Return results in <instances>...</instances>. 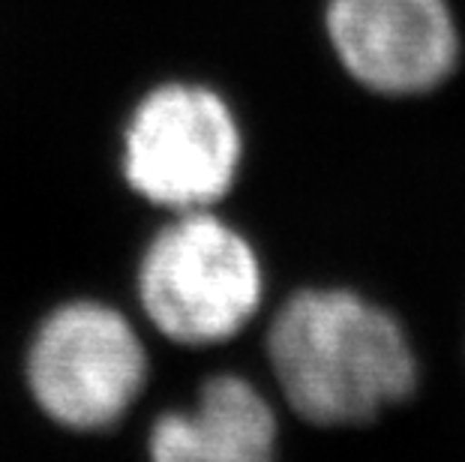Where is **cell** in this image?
<instances>
[{"instance_id": "cell-1", "label": "cell", "mask_w": 465, "mask_h": 462, "mask_svg": "<svg viewBox=\"0 0 465 462\" xmlns=\"http://www.w3.org/2000/svg\"><path fill=\"white\" fill-rule=\"evenodd\" d=\"M267 363L289 408L315 427H358L418 388L405 328L351 289H303L267 328Z\"/></svg>"}, {"instance_id": "cell-3", "label": "cell", "mask_w": 465, "mask_h": 462, "mask_svg": "<svg viewBox=\"0 0 465 462\" xmlns=\"http://www.w3.org/2000/svg\"><path fill=\"white\" fill-rule=\"evenodd\" d=\"M25 378L39 411L57 427L100 432L121 424L147 385V349L112 303L78 298L39 321Z\"/></svg>"}, {"instance_id": "cell-4", "label": "cell", "mask_w": 465, "mask_h": 462, "mask_svg": "<svg viewBox=\"0 0 465 462\" xmlns=\"http://www.w3.org/2000/svg\"><path fill=\"white\" fill-rule=\"evenodd\" d=\"M241 151V126L220 93L163 84L144 96L126 126L124 174L156 208L211 211L234 186Z\"/></svg>"}, {"instance_id": "cell-2", "label": "cell", "mask_w": 465, "mask_h": 462, "mask_svg": "<svg viewBox=\"0 0 465 462\" xmlns=\"http://www.w3.org/2000/svg\"><path fill=\"white\" fill-rule=\"evenodd\" d=\"M147 321L177 346H220L255 319L264 268L243 231L213 211L174 213L138 261Z\"/></svg>"}, {"instance_id": "cell-6", "label": "cell", "mask_w": 465, "mask_h": 462, "mask_svg": "<svg viewBox=\"0 0 465 462\" xmlns=\"http://www.w3.org/2000/svg\"><path fill=\"white\" fill-rule=\"evenodd\" d=\"M280 424L250 378H204L190 408L165 411L147 436L151 462H276Z\"/></svg>"}, {"instance_id": "cell-5", "label": "cell", "mask_w": 465, "mask_h": 462, "mask_svg": "<svg viewBox=\"0 0 465 462\" xmlns=\"http://www.w3.org/2000/svg\"><path fill=\"white\" fill-rule=\"evenodd\" d=\"M328 31L345 70L375 93H427L460 57L448 0H331Z\"/></svg>"}]
</instances>
